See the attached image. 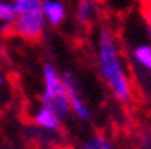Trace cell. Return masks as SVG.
<instances>
[{"label": "cell", "instance_id": "1", "mask_svg": "<svg viewBox=\"0 0 151 149\" xmlns=\"http://www.w3.org/2000/svg\"><path fill=\"white\" fill-rule=\"evenodd\" d=\"M96 61L103 83L117 102L128 104L133 99V81L124 63V56L113 31L103 27L96 38Z\"/></svg>", "mask_w": 151, "mask_h": 149}, {"label": "cell", "instance_id": "2", "mask_svg": "<svg viewBox=\"0 0 151 149\" xmlns=\"http://www.w3.org/2000/svg\"><path fill=\"white\" fill-rule=\"evenodd\" d=\"M42 2L43 0H20L18 2V13L9 29L11 36L27 43H38L43 38L49 25L42 11Z\"/></svg>", "mask_w": 151, "mask_h": 149}, {"label": "cell", "instance_id": "3", "mask_svg": "<svg viewBox=\"0 0 151 149\" xmlns=\"http://www.w3.org/2000/svg\"><path fill=\"white\" fill-rule=\"evenodd\" d=\"M42 94L40 102L50 106L61 119H67L70 115V106L65 92V83L61 70L56 67L52 61H45L42 65Z\"/></svg>", "mask_w": 151, "mask_h": 149}, {"label": "cell", "instance_id": "4", "mask_svg": "<svg viewBox=\"0 0 151 149\" xmlns=\"http://www.w3.org/2000/svg\"><path fill=\"white\" fill-rule=\"evenodd\" d=\"M63 83H65V92H67V99H68V106H70V115H74L81 122H88L92 120V108L86 102L85 95H83V88L81 83L78 79V76L72 70H63Z\"/></svg>", "mask_w": 151, "mask_h": 149}, {"label": "cell", "instance_id": "5", "mask_svg": "<svg viewBox=\"0 0 151 149\" xmlns=\"http://www.w3.org/2000/svg\"><path fill=\"white\" fill-rule=\"evenodd\" d=\"M63 120L65 119H61L50 106H47L43 102H38L31 113V122L42 133H60Z\"/></svg>", "mask_w": 151, "mask_h": 149}, {"label": "cell", "instance_id": "6", "mask_svg": "<svg viewBox=\"0 0 151 149\" xmlns=\"http://www.w3.org/2000/svg\"><path fill=\"white\" fill-rule=\"evenodd\" d=\"M42 11L49 27H61L68 18V7L65 0H43Z\"/></svg>", "mask_w": 151, "mask_h": 149}, {"label": "cell", "instance_id": "7", "mask_svg": "<svg viewBox=\"0 0 151 149\" xmlns=\"http://www.w3.org/2000/svg\"><path fill=\"white\" fill-rule=\"evenodd\" d=\"M74 16L79 25H90L97 16V2L96 0H76Z\"/></svg>", "mask_w": 151, "mask_h": 149}, {"label": "cell", "instance_id": "8", "mask_svg": "<svg viewBox=\"0 0 151 149\" xmlns=\"http://www.w3.org/2000/svg\"><path fill=\"white\" fill-rule=\"evenodd\" d=\"M18 2L20 0H0V31L9 32L11 24L18 13Z\"/></svg>", "mask_w": 151, "mask_h": 149}, {"label": "cell", "instance_id": "9", "mask_svg": "<svg viewBox=\"0 0 151 149\" xmlns=\"http://www.w3.org/2000/svg\"><path fill=\"white\" fill-rule=\"evenodd\" d=\"M131 59L144 72L151 74V43H139L131 50Z\"/></svg>", "mask_w": 151, "mask_h": 149}, {"label": "cell", "instance_id": "10", "mask_svg": "<svg viewBox=\"0 0 151 149\" xmlns=\"http://www.w3.org/2000/svg\"><path fill=\"white\" fill-rule=\"evenodd\" d=\"M79 149H117V145L104 133H92L81 142Z\"/></svg>", "mask_w": 151, "mask_h": 149}, {"label": "cell", "instance_id": "11", "mask_svg": "<svg viewBox=\"0 0 151 149\" xmlns=\"http://www.w3.org/2000/svg\"><path fill=\"white\" fill-rule=\"evenodd\" d=\"M7 86H9V76H7L4 65L0 63V95H2L4 92L7 90Z\"/></svg>", "mask_w": 151, "mask_h": 149}, {"label": "cell", "instance_id": "12", "mask_svg": "<svg viewBox=\"0 0 151 149\" xmlns=\"http://www.w3.org/2000/svg\"><path fill=\"white\" fill-rule=\"evenodd\" d=\"M140 13H142V20H144V24H146V27H147V31L151 34V7L140 6Z\"/></svg>", "mask_w": 151, "mask_h": 149}, {"label": "cell", "instance_id": "13", "mask_svg": "<svg viewBox=\"0 0 151 149\" xmlns=\"http://www.w3.org/2000/svg\"><path fill=\"white\" fill-rule=\"evenodd\" d=\"M4 50H6V43H4V32L0 31V59L4 56Z\"/></svg>", "mask_w": 151, "mask_h": 149}, {"label": "cell", "instance_id": "14", "mask_svg": "<svg viewBox=\"0 0 151 149\" xmlns=\"http://www.w3.org/2000/svg\"><path fill=\"white\" fill-rule=\"evenodd\" d=\"M140 6H147V7H151V0H140Z\"/></svg>", "mask_w": 151, "mask_h": 149}]
</instances>
